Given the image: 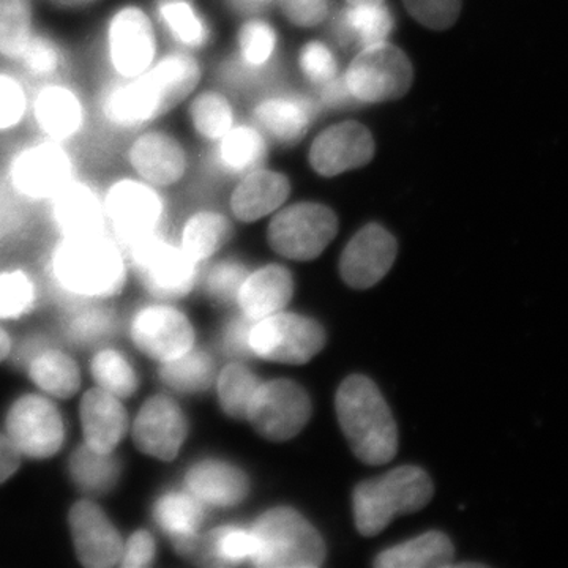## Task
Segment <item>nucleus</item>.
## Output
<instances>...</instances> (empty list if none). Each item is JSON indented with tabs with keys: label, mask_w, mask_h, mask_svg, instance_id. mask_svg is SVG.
I'll return each instance as SVG.
<instances>
[{
	"label": "nucleus",
	"mask_w": 568,
	"mask_h": 568,
	"mask_svg": "<svg viewBox=\"0 0 568 568\" xmlns=\"http://www.w3.org/2000/svg\"><path fill=\"white\" fill-rule=\"evenodd\" d=\"M51 274L74 297H112L125 284V254L108 233L62 237L52 252Z\"/></svg>",
	"instance_id": "obj_1"
},
{
	"label": "nucleus",
	"mask_w": 568,
	"mask_h": 568,
	"mask_svg": "<svg viewBox=\"0 0 568 568\" xmlns=\"http://www.w3.org/2000/svg\"><path fill=\"white\" fill-rule=\"evenodd\" d=\"M336 414L355 457L386 465L395 457L398 433L386 399L372 379L347 377L336 394Z\"/></svg>",
	"instance_id": "obj_2"
},
{
	"label": "nucleus",
	"mask_w": 568,
	"mask_h": 568,
	"mask_svg": "<svg viewBox=\"0 0 568 568\" xmlns=\"http://www.w3.org/2000/svg\"><path fill=\"white\" fill-rule=\"evenodd\" d=\"M3 183L14 200L47 204L80 174L71 145L36 136L21 142L3 163Z\"/></svg>",
	"instance_id": "obj_3"
},
{
	"label": "nucleus",
	"mask_w": 568,
	"mask_h": 568,
	"mask_svg": "<svg viewBox=\"0 0 568 568\" xmlns=\"http://www.w3.org/2000/svg\"><path fill=\"white\" fill-rule=\"evenodd\" d=\"M160 55L159 29L151 11L138 2H122L102 26V59L112 80L140 77Z\"/></svg>",
	"instance_id": "obj_4"
},
{
	"label": "nucleus",
	"mask_w": 568,
	"mask_h": 568,
	"mask_svg": "<svg viewBox=\"0 0 568 568\" xmlns=\"http://www.w3.org/2000/svg\"><path fill=\"white\" fill-rule=\"evenodd\" d=\"M432 497L433 484L424 469L398 467L355 488V526L362 536H377L395 515L414 514L424 508Z\"/></svg>",
	"instance_id": "obj_5"
},
{
	"label": "nucleus",
	"mask_w": 568,
	"mask_h": 568,
	"mask_svg": "<svg viewBox=\"0 0 568 568\" xmlns=\"http://www.w3.org/2000/svg\"><path fill=\"white\" fill-rule=\"evenodd\" d=\"M253 566L316 568L324 562L325 545L316 529L293 508L265 511L252 528Z\"/></svg>",
	"instance_id": "obj_6"
},
{
	"label": "nucleus",
	"mask_w": 568,
	"mask_h": 568,
	"mask_svg": "<svg viewBox=\"0 0 568 568\" xmlns=\"http://www.w3.org/2000/svg\"><path fill=\"white\" fill-rule=\"evenodd\" d=\"M103 193L106 231L123 252L144 239L162 233L166 203L162 190L132 173L115 175Z\"/></svg>",
	"instance_id": "obj_7"
},
{
	"label": "nucleus",
	"mask_w": 568,
	"mask_h": 568,
	"mask_svg": "<svg viewBox=\"0 0 568 568\" xmlns=\"http://www.w3.org/2000/svg\"><path fill=\"white\" fill-rule=\"evenodd\" d=\"M173 110L151 69L130 80L108 78L97 97V112L103 125L114 133L140 132Z\"/></svg>",
	"instance_id": "obj_8"
},
{
	"label": "nucleus",
	"mask_w": 568,
	"mask_h": 568,
	"mask_svg": "<svg viewBox=\"0 0 568 568\" xmlns=\"http://www.w3.org/2000/svg\"><path fill=\"white\" fill-rule=\"evenodd\" d=\"M29 122L37 136L71 145L91 126V106L78 85L59 78L32 89Z\"/></svg>",
	"instance_id": "obj_9"
},
{
	"label": "nucleus",
	"mask_w": 568,
	"mask_h": 568,
	"mask_svg": "<svg viewBox=\"0 0 568 568\" xmlns=\"http://www.w3.org/2000/svg\"><path fill=\"white\" fill-rule=\"evenodd\" d=\"M345 78L354 100L379 103L402 99L413 84L414 71L405 52L381 41L358 52Z\"/></svg>",
	"instance_id": "obj_10"
},
{
	"label": "nucleus",
	"mask_w": 568,
	"mask_h": 568,
	"mask_svg": "<svg viewBox=\"0 0 568 568\" xmlns=\"http://www.w3.org/2000/svg\"><path fill=\"white\" fill-rule=\"evenodd\" d=\"M145 290L156 298L174 301L193 290L197 263L163 233L151 235L125 250Z\"/></svg>",
	"instance_id": "obj_11"
},
{
	"label": "nucleus",
	"mask_w": 568,
	"mask_h": 568,
	"mask_svg": "<svg viewBox=\"0 0 568 568\" xmlns=\"http://www.w3.org/2000/svg\"><path fill=\"white\" fill-rule=\"evenodd\" d=\"M338 220L321 204H295L284 209L268 226V244L276 253L297 261L315 260L334 241Z\"/></svg>",
	"instance_id": "obj_12"
},
{
	"label": "nucleus",
	"mask_w": 568,
	"mask_h": 568,
	"mask_svg": "<svg viewBox=\"0 0 568 568\" xmlns=\"http://www.w3.org/2000/svg\"><path fill=\"white\" fill-rule=\"evenodd\" d=\"M324 345L323 327L316 321L293 313H275L256 321L250 336L254 355L280 364H306Z\"/></svg>",
	"instance_id": "obj_13"
},
{
	"label": "nucleus",
	"mask_w": 568,
	"mask_h": 568,
	"mask_svg": "<svg viewBox=\"0 0 568 568\" xmlns=\"http://www.w3.org/2000/svg\"><path fill=\"white\" fill-rule=\"evenodd\" d=\"M312 417V402L293 381L260 384L250 402L246 418L265 439L283 443L304 429Z\"/></svg>",
	"instance_id": "obj_14"
},
{
	"label": "nucleus",
	"mask_w": 568,
	"mask_h": 568,
	"mask_svg": "<svg viewBox=\"0 0 568 568\" xmlns=\"http://www.w3.org/2000/svg\"><path fill=\"white\" fill-rule=\"evenodd\" d=\"M7 436L21 455L43 459L61 450L65 428L58 407L39 395H24L10 407Z\"/></svg>",
	"instance_id": "obj_15"
},
{
	"label": "nucleus",
	"mask_w": 568,
	"mask_h": 568,
	"mask_svg": "<svg viewBox=\"0 0 568 568\" xmlns=\"http://www.w3.org/2000/svg\"><path fill=\"white\" fill-rule=\"evenodd\" d=\"M125 163L130 173L163 190L182 181L189 156L174 134L148 126L133 133L125 148Z\"/></svg>",
	"instance_id": "obj_16"
},
{
	"label": "nucleus",
	"mask_w": 568,
	"mask_h": 568,
	"mask_svg": "<svg viewBox=\"0 0 568 568\" xmlns=\"http://www.w3.org/2000/svg\"><path fill=\"white\" fill-rule=\"evenodd\" d=\"M132 338L142 353L163 364L193 349L194 332L190 321L179 310L152 305L134 316Z\"/></svg>",
	"instance_id": "obj_17"
},
{
	"label": "nucleus",
	"mask_w": 568,
	"mask_h": 568,
	"mask_svg": "<svg viewBox=\"0 0 568 568\" xmlns=\"http://www.w3.org/2000/svg\"><path fill=\"white\" fill-rule=\"evenodd\" d=\"M189 424L181 407L170 396L156 395L145 402L136 422L133 439L142 454L173 462L185 443Z\"/></svg>",
	"instance_id": "obj_18"
},
{
	"label": "nucleus",
	"mask_w": 568,
	"mask_h": 568,
	"mask_svg": "<svg viewBox=\"0 0 568 568\" xmlns=\"http://www.w3.org/2000/svg\"><path fill=\"white\" fill-rule=\"evenodd\" d=\"M47 204L52 226L61 237L108 233L102 189L82 175H78Z\"/></svg>",
	"instance_id": "obj_19"
},
{
	"label": "nucleus",
	"mask_w": 568,
	"mask_h": 568,
	"mask_svg": "<svg viewBox=\"0 0 568 568\" xmlns=\"http://www.w3.org/2000/svg\"><path fill=\"white\" fill-rule=\"evenodd\" d=\"M69 521L82 566L110 568L121 560L122 538L102 508L91 500H80L71 507Z\"/></svg>",
	"instance_id": "obj_20"
},
{
	"label": "nucleus",
	"mask_w": 568,
	"mask_h": 568,
	"mask_svg": "<svg viewBox=\"0 0 568 568\" xmlns=\"http://www.w3.org/2000/svg\"><path fill=\"white\" fill-rule=\"evenodd\" d=\"M375 155V141L368 129L357 122H345L325 130L313 142L310 163L325 178L364 166Z\"/></svg>",
	"instance_id": "obj_21"
},
{
	"label": "nucleus",
	"mask_w": 568,
	"mask_h": 568,
	"mask_svg": "<svg viewBox=\"0 0 568 568\" xmlns=\"http://www.w3.org/2000/svg\"><path fill=\"white\" fill-rule=\"evenodd\" d=\"M394 235L379 224H368L346 246L339 261L343 280L355 290H366L390 271L396 257Z\"/></svg>",
	"instance_id": "obj_22"
},
{
	"label": "nucleus",
	"mask_w": 568,
	"mask_h": 568,
	"mask_svg": "<svg viewBox=\"0 0 568 568\" xmlns=\"http://www.w3.org/2000/svg\"><path fill=\"white\" fill-rule=\"evenodd\" d=\"M82 432L85 446L99 454H112L126 432V413L118 396L92 388L81 402Z\"/></svg>",
	"instance_id": "obj_23"
},
{
	"label": "nucleus",
	"mask_w": 568,
	"mask_h": 568,
	"mask_svg": "<svg viewBox=\"0 0 568 568\" xmlns=\"http://www.w3.org/2000/svg\"><path fill=\"white\" fill-rule=\"evenodd\" d=\"M175 551L194 564L207 567H235L252 562L254 540L252 530L239 526H223L185 541Z\"/></svg>",
	"instance_id": "obj_24"
},
{
	"label": "nucleus",
	"mask_w": 568,
	"mask_h": 568,
	"mask_svg": "<svg viewBox=\"0 0 568 568\" xmlns=\"http://www.w3.org/2000/svg\"><path fill=\"white\" fill-rule=\"evenodd\" d=\"M186 487L205 506L233 507L250 491L248 478L241 469L216 459L197 463L186 473Z\"/></svg>",
	"instance_id": "obj_25"
},
{
	"label": "nucleus",
	"mask_w": 568,
	"mask_h": 568,
	"mask_svg": "<svg viewBox=\"0 0 568 568\" xmlns=\"http://www.w3.org/2000/svg\"><path fill=\"white\" fill-rule=\"evenodd\" d=\"M293 297V276L280 265H268L246 276L237 302L250 320L260 321L275 315Z\"/></svg>",
	"instance_id": "obj_26"
},
{
	"label": "nucleus",
	"mask_w": 568,
	"mask_h": 568,
	"mask_svg": "<svg viewBox=\"0 0 568 568\" xmlns=\"http://www.w3.org/2000/svg\"><path fill=\"white\" fill-rule=\"evenodd\" d=\"M290 181L274 171H254L239 183L231 207L242 222H256L275 212L290 196Z\"/></svg>",
	"instance_id": "obj_27"
},
{
	"label": "nucleus",
	"mask_w": 568,
	"mask_h": 568,
	"mask_svg": "<svg viewBox=\"0 0 568 568\" xmlns=\"http://www.w3.org/2000/svg\"><path fill=\"white\" fill-rule=\"evenodd\" d=\"M315 112V104L304 97H275L254 110V121L274 140L294 144L308 130Z\"/></svg>",
	"instance_id": "obj_28"
},
{
	"label": "nucleus",
	"mask_w": 568,
	"mask_h": 568,
	"mask_svg": "<svg viewBox=\"0 0 568 568\" xmlns=\"http://www.w3.org/2000/svg\"><path fill=\"white\" fill-rule=\"evenodd\" d=\"M153 20L183 51L203 50L211 28L193 0H155Z\"/></svg>",
	"instance_id": "obj_29"
},
{
	"label": "nucleus",
	"mask_w": 568,
	"mask_h": 568,
	"mask_svg": "<svg viewBox=\"0 0 568 568\" xmlns=\"http://www.w3.org/2000/svg\"><path fill=\"white\" fill-rule=\"evenodd\" d=\"M454 547L447 536L428 532L381 552L375 566L381 568H429L452 566Z\"/></svg>",
	"instance_id": "obj_30"
},
{
	"label": "nucleus",
	"mask_w": 568,
	"mask_h": 568,
	"mask_svg": "<svg viewBox=\"0 0 568 568\" xmlns=\"http://www.w3.org/2000/svg\"><path fill=\"white\" fill-rule=\"evenodd\" d=\"M13 65L26 80L41 84L63 78L62 74L69 65V55L61 40L39 28Z\"/></svg>",
	"instance_id": "obj_31"
},
{
	"label": "nucleus",
	"mask_w": 568,
	"mask_h": 568,
	"mask_svg": "<svg viewBox=\"0 0 568 568\" xmlns=\"http://www.w3.org/2000/svg\"><path fill=\"white\" fill-rule=\"evenodd\" d=\"M153 518L171 538L174 547L192 540L203 525V503L192 493H168L153 508Z\"/></svg>",
	"instance_id": "obj_32"
},
{
	"label": "nucleus",
	"mask_w": 568,
	"mask_h": 568,
	"mask_svg": "<svg viewBox=\"0 0 568 568\" xmlns=\"http://www.w3.org/2000/svg\"><path fill=\"white\" fill-rule=\"evenodd\" d=\"M339 39L353 41L358 47L386 41L394 29V18L386 6H349L336 20Z\"/></svg>",
	"instance_id": "obj_33"
},
{
	"label": "nucleus",
	"mask_w": 568,
	"mask_h": 568,
	"mask_svg": "<svg viewBox=\"0 0 568 568\" xmlns=\"http://www.w3.org/2000/svg\"><path fill=\"white\" fill-rule=\"evenodd\" d=\"M39 29L36 0H0V58L14 63Z\"/></svg>",
	"instance_id": "obj_34"
},
{
	"label": "nucleus",
	"mask_w": 568,
	"mask_h": 568,
	"mask_svg": "<svg viewBox=\"0 0 568 568\" xmlns=\"http://www.w3.org/2000/svg\"><path fill=\"white\" fill-rule=\"evenodd\" d=\"M29 376L41 390L62 399L71 398L81 386L77 362L59 351H43L33 355Z\"/></svg>",
	"instance_id": "obj_35"
},
{
	"label": "nucleus",
	"mask_w": 568,
	"mask_h": 568,
	"mask_svg": "<svg viewBox=\"0 0 568 568\" xmlns=\"http://www.w3.org/2000/svg\"><path fill=\"white\" fill-rule=\"evenodd\" d=\"M230 235L231 223L222 213L197 212L183 226L181 248L194 263H201L219 252Z\"/></svg>",
	"instance_id": "obj_36"
},
{
	"label": "nucleus",
	"mask_w": 568,
	"mask_h": 568,
	"mask_svg": "<svg viewBox=\"0 0 568 568\" xmlns=\"http://www.w3.org/2000/svg\"><path fill=\"white\" fill-rule=\"evenodd\" d=\"M70 473L78 487L91 495L110 493L121 476V463L112 454H99L89 446L71 455Z\"/></svg>",
	"instance_id": "obj_37"
},
{
	"label": "nucleus",
	"mask_w": 568,
	"mask_h": 568,
	"mask_svg": "<svg viewBox=\"0 0 568 568\" xmlns=\"http://www.w3.org/2000/svg\"><path fill=\"white\" fill-rule=\"evenodd\" d=\"M219 141L216 160L227 173H246L264 162V138L252 126H235Z\"/></svg>",
	"instance_id": "obj_38"
},
{
	"label": "nucleus",
	"mask_w": 568,
	"mask_h": 568,
	"mask_svg": "<svg viewBox=\"0 0 568 568\" xmlns=\"http://www.w3.org/2000/svg\"><path fill=\"white\" fill-rule=\"evenodd\" d=\"M31 97V85L20 71L0 69V138L20 132L29 123Z\"/></svg>",
	"instance_id": "obj_39"
},
{
	"label": "nucleus",
	"mask_w": 568,
	"mask_h": 568,
	"mask_svg": "<svg viewBox=\"0 0 568 568\" xmlns=\"http://www.w3.org/2000/svg\"><path fill=\"white\" fill-rule=\"evenodd\" d=\"M164 383L185 394L204 392L215 379V366L211 355L203 351L190 349L173 361L163 362L160 368Z\"/></svg>",
	"instance_id": "obj_40"
},
{
	"label": "nucleus",
	"mask_w": 568,
	"mask_h": 568,
	"mask_svg": "<svg viewBox=\"0 0 568 568\" xmlns=\"http://www.w3.org/2000/svg\"><path fill=\"white\" fill-rule=\"evenodd\" d=\"M190 121L201 138L219 141L233 129V110L220 93L204 92L190 104Z\"/></svg>",
	"instance_id": "obj_41"
},
{
	"label": "nucleus",
	"mask_w": 568,
	"mask_h": 568,
	"mask_svg": "<svg viewBox=\"0 0 568 568\" xmlns=\"http://www.w3.org/2000/svg\"><path fill=\"white\" fill-rule=\"evenodd\" d=\"M92 375L103 390L129 398L138 388V376L132 364L119 351L104 349L93 357Z\"/></svg>",
	"instance_id": "obj_42"
},
{
	"label": "nucleus",
	"mask_w": 568,
	"mask_h": 568,
	"mask_svg": "<svg viewBox=\"0 0 568 568\" xmlns=\"http://www.w3.org/2000/svg\"><path fill=\"white\" fill-rule=\"evenodd\" d=\"M260 384V379L245 366H226L219 377V396L224 413L234 418H246L250 402Z\"/></svg>",
	"instance_id": "obj_43"
},
{
	"label": "nucleus",
	"mask_w": 568,
	"mask_h": 568,
	"mask_svg": "<svg viewBox=\"0 0 568 568\" xmlns=\"http://www.w3.org/2000/svg\"><path fill=\"white\" fill-rule=\"evenodd\" d=\"M36 286L21 271L0 274V320L28 315L36 305Z\"/></svg>",
	"instance_id": "obj_44"
},
{
	"label": "nucleus",
	"mask_w": 568,
	"mask_h": 568,
	"mask_svg": "<svg viewBox=\"0 0 568 568\" xmlns=\"http://www.w3.org/2000/svg\"><path fill=\"white\" fill-rule=\"evenodd\" d=\"M275 44V31L267 22L260 20L246 22L239 32L242 59L250 65L256 67V69H261L271 59Z\"/></svg>",
	"instance_id": "obj_45"
},
{
	"label": "nucleus",
	"mask_w": 568,
	"mask_h": 568,
	"mask_svg": "<svg viewBox=\"0 0 568 568\" xmlns=\"http://www.w3.org/2000/svg\"><path fill=\"white\" fill-rule=\"evenodd\" d=\"M114 316L103 308H88L71 317L69 336L78 345H95L114 332Z\"/></svg>",
	"instance_id": "obj_46"
},
{
	"label": "nucleus",
	"mask_w": 568,
	"mask_h": 568,
	"mask_svg": "<svg viewBox=\"0 0 568 568\" xmlns=\"http://www.w3.org/2000/svg\"><path fill=\"white\" fill-rule=\"evenodd\" d=\"M463 0H405L406 9L420 24L444 31L458 20Z\"/></svg>",
	"instance_id": "obj_47"
},
{
	"label": "nucleus",
	"mask_w": 568,
	"mask_h": 568,
	"mask_svg": "<svg viewBox=\"0 0 568 568\" xmlns=\"http://www.w3.org/2000/svg\"><path fill=\"white\" fill-rule=\"evenodd\" d=\"M248 272L241 263L223 261L212 268L207 276L209 294L220 304H233L237 301L239 291L244 284Z\"/></svg>",
	"instance_id": "obj_48"
},
{
	"label": "nucleus",
	"mask_w": 568,
	"mask_h": 568,
	"mask_svg": "<svg viewBox=\"0 0 568 568\" xmlns=\"http://www.w3.org/2000/svg\"><path fill=\"white\" fill-rule=\"evenodd\" d=\"M301 67L305 77L315 84H325L336 74L335 55L320 41H312L302 50Z\"/></svg>",
	"instance_id": "obj_49"
},
{
	"label": "nucleus",
	"mask_w": 568,
	"mask_h": 568,
	"mask_svg": "<svg viewBox=\"0 0 568 568\" xmlns=\"http://www.w3.org/2000/svg\"><path fill=\"white\" fill-rule=\"evenodd\" d=\"M287 20L302 28L321 24L328 13V0H282Z\"/></svg>",
	"instance_id": "obj_50"
},
{
	"label": "nucleus",
	"mask_w": 568,
	"mask_h": 568,
	"mask_svg": "<svg viewBox=\"0 0 568 568\" xmlns=\"http://www.w3.org/2000/svg\"><path fill=\"white\" fill-rule=\"evenodd\" d=\"M153 558H155L153 537L148 530H138L123 548L121 564L125 568H144L152 566Z\"/></svg>",
	"instance_id": "obj_51"
},
{
	"label": "nucleus",
	"mask_w": 568,
	"mask_h": 568,
	"mask_svg": "<svg viewBox=\"0 0 568 568\" xmlns=\"http://www.w3.org/2000/svg\"><path fill=\"white\" fill-rule=\"evenodd\" d=\"M256 321L250 320L248 316L235 317L224 328L223 343L227 353L239 355V357H246L253 354L250 347V336H252V328Z\"/></svg>",
	"instance_id": "obj_52"
},
{
	"label": "nucleus",
	"mask_w": 568,
	"mask_h": 568,
	"mask_svg": "<svg viewBox=\"0 0 568 568\" xmlns=\"http://www.w3.org/2000/svg\"><path fill=\"white\" fill-rule=\"evenodd\" d=\"M21 454L18 448L13 446L10 437L0 433V484L9 480L18 467H20Z\"/></svg>",
	"instance_id": "obj_53"
},
{
	"label": "nucleus",
	"mask_w": 568,
	"mask_h": 568,
	"mask_svg": "<svg viewBox=\"0 0 568 568\" xmlns=\"http://www.w3.org/2000/svg\"><path fill=\"white\" fill-rule=\"evenodd\" d=\"M353 93L347 88L346 78H332L331 81L325 82L323 91V102L328 106L339 108L345 106L353 100Z\"/></svg>",
	"instance_id": "obj_54"
},
{
	"label": "nucleus",
	"mask_w": 568,
	"mask_h": 568,
	"mask_svg": "<svg viewBox=\"0 0 568 568\" xmlns=\"http://www.w3.org/2000/svg\"><path fill=\"white\" fill-rule=\"evenodd\" d=\"M44 2L63 13H84V11L95 9L103 0H44Z\"/></svg>",
	"instance_id": "obj_55"
},
{
	"label": "nucleus",
	"mask_w": 568,
	"mask_h": 568,
	"mask_svg": "<svg viewBox=\"0 0 568 568\" xmlns=\"http://www.w3.org/2000/svg\"><path fill=\"white\" fill-rule=\"evenodd\" d=\"M11 353V339L10 336L7 335V332H3L0 328V362L6 361Z\"/></svg>",
	"instance_id": "obj_56"
},
{
	"label": "nucleus",
	"mask_w": 568,
	"mask_h": 568,
	"mask_svg": "<svg viewBox=\"0 0 568 568\" xmlns=\"http://www.w3.org/2000/svg\"><path fill=\"white\" fill-rule=\"evenodd\" d=\"M384 0H347L349 6H379Z\"/></svg>",
	"instance_id": "obj_57"
}]
</instances>
